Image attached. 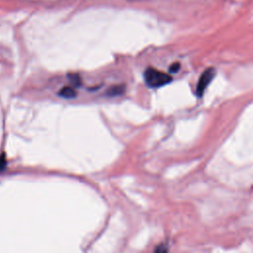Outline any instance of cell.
I'll list each match as a JSON object with an SVG mask.
<instances>
[{
  "label": "cell",
  "instance_id": "1",
  "mask_svg": "<svg viewBox=\"0 0 253 253\" xmlns=\"http://www.w3.org/2000/svg\"><path fill=\"white\" fill-rule=\"evenodd\" d=\"M143 77L144 81L152 88L161 87L172 81V78L169 75L153 67H150L144 71Z\"/></svg>",
  "mask_w": 253,
  "mask_h": 253
},
{
  "label": "cell",
  "instance_id": "2",
  "mask_svg": "<svg viewBox=\"0 0 253 253\" xmlns=\"http://www.w3.org/2000/svg\"><path fill=\"white\" fill-rule=\"evenodd\" d=\"M214 77V69L209 68V69L205 70V72L200 78L199 83L197 84V95H199V96L203 95L205 89L210 84V82L212 81Z\"/></svg>",
  "mask_w": 253,
  "mask_h": 253
},
{
  "label": "cell",
  "instance_id": "3",
  "mask_svg": "<svg viewBox=\"0 0 253 253\" xmlns=\"http://www.w3.org/2000/svg\"><path fill=\"white\" fill-rule=\"evenodd\" d=\"M59 96L63 97V98H67V99H71V98H75L77 96V91L72 88V87H68L65 86L63 87L60 91H59Z\"/></svg>",
  "mask_w": 253,
  "mask_h": 253
},
{
  "label": "cell",
  "instance_id": "4",
  "mask_svg": "<svg viewBox=\"0 0 253 253\" xmlns=\"http://www.w3.org/2000/svg\"><path fill=\"white\" fill-rule=\"evenodd\" d=\"M124 90H125V88L122 85L113 86L112 88L109 89V91H108V94H109V96H119L124 93Z\"/></svg>",
  "mask_w": 253,
  "mask_h": 253
},
{
  "label": "cell",
  "instance_id": "5",
  "mask_svg": "<svg viewBox=\"0 0 253 253\" xmlns=\"http://www.w3.org/2000/svg\"><path fill=\"white\" fill-rule=\"evenodd\" d=\"M5 165H6V158H5V156L2 155L1 156H0V170L5 168Z\"/></svg>",
  "mask_w": 253,
  "mask_h": 253
},
{
  "label": "cell",
  "instance_id": "6",
  "mask_svg": "<svg viewBox=\"0 0 253 253\" xmlns=\"http://www.w3.org/2000/svg\"><path fill=\"white\" fill-rule=\"evenodd\" d=\"M179 68H180V64H179V63H174L173 65L170 66L169 70H170L171 72H177V70H178Z\"/></svg>",
  "mask_w": 253,
  "mask_h": 253
}]
</instances>
